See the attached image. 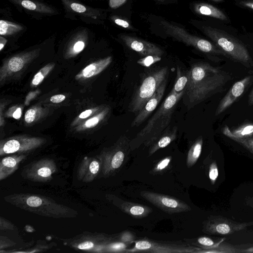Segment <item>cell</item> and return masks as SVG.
<instances>
[{"mask_svg": "<svg viewBox=\"0 0 253 253\" xmlns=\"http://www.w3.org/2000/svg\"><path fill=\"white\" fill-rule=\"evenodd\" d=\"M187 74L188 81L182 97L188 109L219 92L231 79L228 73L204 62L193 64Z\"/></svg>", "mask_w": 253, "mask_h": 253, "instance_id": "obj_1", "label": "cell"}, {"mask_svg": "<svg viewBox=\"0 0 253 253\" xmlns=\"http://www.w3.org/2000/svg\"><path fill=\"white\" fill-rule=\"evenodd\" d=\"M184 92L177 93L171 89L145 126L130 140L131 150L137 149L142 144L146 147L150 146L156 141L169 126L176 105Z\"/></svg>", "mask_w": 253, "mask_h": 253, "instance_id": "obj_2", "label": "cell"}, {"mask_svg": "<svg viewBox=\"0 0 253 253\" xmlns=\"http://www.w3.org/2000/svg\"><path fill=\"white\" fill-rule=\"evenodd\" d=\"M219 22L217 24L200 23L198 28L211 40L226 56L244 65L252 63L251 55L245 45L228 27Z\"/></svg>", "mask_w": 253, "mask_h": 253, "instance_id": "obj_3", "label": "cell"}, {"mask_svg": "<svg viewBox=\"0 0 253 253\" xmlns=\"http://www.w3.org/2000/svg\"><path fill=\"white\" fill-rule=\"evenodd\" d=\"M168 67H161L146 73L134 92L128 111L137 114L153 96L162 84L168 78Z\"/></svg>", "mask_w": 253, "mask_h": 253, "instance_id": "obj_4", "label": "cell"}, {"mask_svg": "<svg viewBox=\"0 0 253 253\" xmlns=\"http://www.w3.org/2000/svg\"><path fill=\"white\" fill-rule=\"evenodd\" d=\"M160 25L165 33L169 37L193 46L203 53L210 55L226 56L213 42L193 35L184 28L173 22L162 21Z\"/></svg>", "mask_w": 253, "mask_h": 253, "instance_id": "obj_5", "label": "cell"}, {"mask_svg": "<svg viewBox=\"0 0 253 253\" xmlns=\"http://www.w3.org/2000/svg\"><path fill=\"white\" fill-rule=\"evenodd\" d=\"M129 139L123 135L115 145L100 156L102 172L105 175L116 174L128 159L131 151Z\"/></svg>", "mask_w": 253, "mask_h": 253, "instance_id": "obj_6", "label": "cell"}, {"mask_svg": "<svg viewBox=\"0 0 253 253\" xmlns=\"http://www.w3.org/2000/svg\"><path fill=\"white\" fill-rule=\"evenodd\" d=\"M200 248L189 244L179 243H163L150 240H141L135 242L134 247L126 252H147L157 253H198Z\"/></svg>", "mask_w": 253, "mask_h": 253, "instance_id": "obj_7", "label": "cell"}, {"mask_svg": "<svg viewBox=\"0 0 253 253\" xmlns=\"http://www.w3.org/2000/svg\"><path fill=\"white\" fill-rule=\"evenodd\" d=\"M44 138L27 135H18L1 140L0 142V155L31 151L43 145Z\"/></svg>", "mask_w": 253, "mask_h": 253, "instance_id": "obj_8", "label": "cell"}, {"mask_svg": "<svg viewBox=\"0 0 253 253\" xmlns=\"http://www.w3.org/2000/svg\"><path fill=\"white\" fill-rule=\"evenodd\" d=\"M253 225V221L240 223L221 216H210L203 223V231L208 234L229 235Z\"/></svg>", "mask_w": 253, "mask_h": 253, "instance_id": "obj_9", "label": "cell"}, {"mask_svg": "<svg viewBox=\"0 0 253 253\" xmlns=\"http://www.w3.org/2000/svg\"><path fill=\"white\" fill-rule=\"evenodd\" d=\"M39 49L21 53L8 58L0 68V82L1 84L8 78L16 75L39 55Z\"/></svg>", "mask_w": 253, "mask_h": 253, "instance_id": "obj_10", "label": "cell"}, {"mask_svg": "<svg viewBox=\"0 0 253 253\" xmlns=\"http://www.w3.org/2000/svg\"><path fill=\"white\" fill-rule=\"evenodd\" d=\"M140 195L144 199L165 212L169 213L188 211L191 210L185 202L164 194L143 191Z\"/></svg>", "mask_w": 253, "mask_h": 253, "instance_id": "obj_11", "label": "cell"}, {"mask_svg": "<svg viewBox=\"0 0 253 253\" xmlns=\"http://www.w3.org/2000/svg\"><path fill=\"white\" fill-rule=\"evenodd\" d=\"M57 170L55 163L50 159L39 160L24 170V175L27 178L40 182L47 181Z\"/></svg>", "mask_w": 253, "mask_h": 253, "instance_id": "obj_12", "label": "cell"}, {"mask_svg": "<svg viewBox=\"0 0 253 253\" xmlns=\"http://www.w3.org/2000/svg\"><path fill=\"white\" fill-rule=\"evenodd\" d=\"M120 38L127 46L141 56L145 57L154 55L161 56L164 53L161 48L155 44L141 39L126 35H122Z\"/></svg>", "mask_w": 253, "mask_h": 253, "instance_id": "obj_13", "label": "cell"}, {"mask_svg": "<svg viewBox=\"0 0 253 253\" xmlns=\"http://www.w3.org/2000/svg\"><path fill=\"white\" fill-rule=\"evenodd\" d=\"M252 79V76H248L236 82L221 100L216 110L215 115H219L235 102L244 92L247 87L251 83Z\"/></svg>", "mask_w": 253, "mask_h": 253, "instance_id": "obj_14", "label": "cell"}, {"mask_svg": "<svg viewBox=\"0 0 253 253\" xmlns=\"http://www.w3.org/2000/svg\"><path fill=\"white\" fill-rule=\"evenodd\" d=\"M168 79L160 86L153 96L146 103L132 121L131 126H138L151 115L160 103L165 93Z\"/></svg>", "mask_w": 253, "mask_h": 253, "instance_id": "obj_15", "label": "cell"}, {"mask_svg": "<svg viewBox=\"0 0 253 253\" xmlns=\"http://www.w3.org/2000/svg\"><path fill=\"white\" fill-rule=\"evenodd\" d=\"M101 165L100 158H84L78 168V179L84 182L92 181L98 174Z\"/></svg>", "mask_w": 253, "mask_h": 253, "instance_id": "obj_16", "label": "cell"}, {"mask_svg": "<svg viewBox=\"0 0 253 253\" xmlns=\"http://www.w3.org/2000/svg\"><path fill=\"white\" fill-rule=\"evenodd\" d=\"M193 9L199 15L210 17L225 24L230 22L229 17L224 11L210 3L196 2L193 4Z\"/></svg>", "mask_w": 253, "mask_h": 253, "instance_id": "obj_17", "label": "cell"}, {"mask_svg": "<svg viewBox=\"0 0 253 253\" xmlns=\"http://www.w3.org/2000/svg\"><path fill=\"white\" fill-rule=\"evenodd\" d=\"M112 57L110 56L96 61L84 68L76 76L75 79H85L94 77L104 70L111 63Z\"/></svg>", "mask_w": 253, "mask_h": 253, "instance_id": "obj_18", "label": "cell"}, {"mask_svg": "<svg viewBox=\"0 0 253 253\" xmlns=\"http://www.w3.org/2000/svg\"><path fill=\"white\" fill-rule=\"evenodd\" d=\"M117 206L125 213L133 218H142L149 215L152 209L147 206L122 200L116 202Z\"/></svg>", "mask_w": 253, "mask_h": 253, "instance_id": "obj_19", "label": "cell"}, {"mask_svg": "<svg viewBox=\"0 0 253 253\" xmlns=\"http://www.w3.org/2000/svg\"><path fill=\"white\" fill-rule=\"evenodd\" d=\"M177 126L172 127L169 126L156 141L150 146L149 156L152 155L159 149L166 147L174 141L177 136Z\"/></svg>", "mask_w": 253, "mask_h": 253, "instance_id": "obj_20", "label": "cell"}, {"mask_svg": "<svg viewBox=\"0 0 253 253\" xmlns=\"http://www.w3.org/2000/svg\"><path fill=\"white\" fill-rule=\"evenodd\" d=\"M23 154L15 155L3 158L0 163V179L6 178L18 168L20 163L25 159Z\"/></svg>", "mask_w": 253, "mask_h": 253, "instance_id": "obj_21", "label": "cell"}, {"mask_svg": "<svg viewBox=\"0 0 253 253\" xmlns=\"http://www.w3.org/2000/svg\"><path fill=\"white\" fill-rule=\"evenodd\" d=\"M64 5L71 11L80 14L81 16L97 19L102 16L99 9L88 7L73 0H62Z\"/></svg>", "mask_w": 253, "mask_h": 253, "instance_id": "obj_22", "label": "cell"}, {"mask_svg": "<svg viewBox=\"0 0 253 253\" xmlns=\"http://www.w3.org/2000/svg\"><path fill=\"white\" fill-rule=\"evenodd\" d=\"M27 10L45 14L56 13V11L50 6L34 0H9Z\"/></svg>", "mask_w": 253, "mask_h": 253, "instance_id": "obj_23", "label": "cell"}, {"mask_svg": "<svg viewBox=\"0 0 253 253\" xmlns=\"http://www.w3.org/2000/svg\"><path fill=\"white\" fill-rule=\"evenodd\" d=\"M87 32H80L69 42L67 49L68 57L74 56L80 53L85 47L87 41Z\"/></svg>", "mask_w": 253, "mask_h": 253, "instance_id": "obj_24", "label": "cell"}, {"mask_svg": "<svg viewBox=\"0 0 253 253\" xmlns=\"http://www.w3.org/2000/svg\"><path fill=\"white\" fill-rule=\"evenodd\" d=\"M222 133L229 138L230 137L240 138L251 137L253 135V124H246L233 130H231L227 126H225L222 130Z\"/></svg>", "mask_w": 253, "mask_h": 253, "instance_id": "obj_25", "label": "cell"}, {"mask_svg": "<svg viewBox=\"0 0 253 253\" xmlns=\"http://www.w3.org/2000/svg\"><path fill=\"white\" fill-rule=\"evenodd\" d=\"M109 111L110 108L108 107L104 108L92 117L79 125L76 127V130L82 131L96 126L105 118Z\"/></svg>", "mask_w": 253, "mask_h": 253, "instance_id": "obj_26", "label": "cell"}, {"mask_svg": "<svg viewBox=\"0 0 253 253\" xmlns=\"http://www.w3.org/2000/svg\"><path fill=\"white\" fill-rule=\"evenodd\" d=\"M203 140L198 137L191 146L187 154L186 164L188 168L192 167L197 161L202 151Z\"/></svg>", "mask_w": 253, "mask_h": 253, "instance_id": "obj_27", "label": "cell"}, {"mask_svg": "<svg viewBox=\"0 0 253 253\" xmlns=\"http://www.w3.org/2000/svg\"><path fill=\"white\" fill-rule=\"evenodd\" d=\"M23 29L20 25L8 21L0 20V35L2 36H8L16 34Z\"/></svg>", "mask_w": 253, "mask_h": 253, "instance_id": "obj_28", "label": "cell"}, {"mask_svg": "<svg viewBox=\"0 0 253 253\" xmlns=\"http://www.w3.org/2000/svg\"><path fill=\"white\" fill-rule=\"evenodd\" d=\"M44 109L36 105L29 109L25 113L24 121L26 124H31L39 120L44 114Z\"/></svg>", "mask_w": 253, "mask_h": 253, "instance_id": "obj_29", "label": "cell"}, {"mask_svg": "<svg viewBox=\"0 0 253 253\" xmlns=\"http://www.w3.org/2000/svg\"><path fill=\"white\" fill-rule=\"evenodd\" d=\"M188 81L187 71L184 73L178 66L176 69V81L173 87V90L177 93L184 91Z\"/></svg>", "mask_w": 253, "mask_h": 253, "instance_id": "obj_30", "label": "cell"}, {"mask_svg": "<svg viewBox=\"0 0 253 253\" xmlns=\"http://www.w3.org/2000/svg\"><path fill=\"white\" fill-rule=\"evenodd\" d=\"M54 67V64L50 63L41 69L34 76L31 81V86L36 87L39 85L52 70Z\"/></svg>", "mask_w": 253, "mask_h": 253, "instance_id": "obj_31", "label": "cell"}, {"mask_svg": "<svg viewBox=\"0 0 253 253\" xmlns=\"http://www.w3.org/2000/svg\"><path fill=\"white\" fill-rule=\"evenodd\" d=\"M102 109L100 107H97L95 108L89 109L82 112L73 121L71 124L72 126L79 125L83 122V120L88 118L91 115L94 114L95 113H98Z\"/></svg>", "mask_w": 253, "mask_h": 253, "instance_id": "obj_32", "label": "cell"}, {"mask_svg": "<svg viewBox=\"0 0 253 253\" xmlns=\"http://www.w3.org/2000/svg\"><path fill=\"white\" fill-rule=\"evenodd\" d=\"M197 242L202 248L205 249H216L219 244L207 237H200L197 239Z\"/></svg>", "mask_w": 253, "mask_h": 253, "instance_id": "obj_33", "label": "cell"}, {"mask_svg": "<svg viewBox=\"0 0 253 253\" xmlns=\"http://www.w3.org/2000/svg\"><path fill=\"white\" fill-rule=\"evenodd\" d=\"M161 60V57L160 56L148 55L139 59L137 60V63L141 66L148 67Z\"/></svg>", "mask_w": 253, "mask_h": 253, "instance_id": "obj_34", "label": "cell"}, {"mask_svg": "<svg viewBox=\"0 0 253 253\" xmlns=\"http://www.w3.org/2000/svg\"><path fill=\"white\" fill-rule=\"evenodd\" d=\"M171 159V157L169 156L160 161L152 169V173L160 174L161 172L164 171V170L169 166Z\"/></svg>", "mask_w": 253, "mask_h": 253, "instance_id": "obj_35", "label": "cell"}, {"mask_svg": "<svg viewBox=\"0 0 253 253\" xmlns=\"http://www.w3.org/2000/svg\"><path fill=\"white\" fill-rule=\"evenodd\" d=\"M229 138L243 146L253 155V137L245 138L234 137H230Z\"/></svg>", "mask_w": 253, "mask_h": 253, "instance_id": "obj_36", "label": "cell"}, {"mask_svg": "<svg viewBox=\"0 0 253 253\" xmlns=\"http://www.w3.org/2000/svg\"><path fill=\"white\" fill-rule=\"evenodd\" d=\"M218 176V170L215 161L212 162L209 167V177L212 184H214Z\"/></svg>", "mask_w": 253, "mask_h": 253, "instance_id": "obj_37", "label": "cell"}, {"mask_svg": "<svg viewBox=\"0 0 253 253\" xmlns=\"http://www.w3.org/2000/svg\"><path fill=\"white\" fill-rule=\"evenodd\" d=\"M236 6L253 12V0H234Z\"/></svg>", "mask_w": 253, "mask_h": 253, "instance_id": "obj_38", "label": "cell"}, {"mask_svg": "<svg viewBox=\"0 0 253 253\" xmlns=\"http://www.w3.org/2000/svg\"><path fill=\"white\" fill-rule=\"evenodd\" d=\"M126 245L125 244L122 242H117L107 245L106 249L111 252H125L126 250Z\"/></svg>", "mask_w": 253, "mask_h": 253, "instance_id": "obj_39", "label": "cell"}, {"mask_svg": "<svg viewBox=\"0 0 253 253\" xmlns=\"http://www.w3.org/2000/svg\"><path fill=\"white\" fill-rule=\"evenodd\" d=\"M22 109L20 107L13 106L9 108L6 113V116L8 117H12L15 119H19L22 115Z\"/></svg>", "mask_w": 253, "mask_h": 253, "instance_id": "obj_40", "label": "cell"}, {"mask_svg": "<svg viewBox=\"0 0 253 253\" xmlns=\"http://www.w3.org/2000/svg\"><path fill=\"white\" fill-rule=\"evenodd\" d=\"M113 20L116 24L121 27H122L124 28L132 29V27L129 22H128L126 20L118 18L116 16H114L113 17Z\"/></svg>", "mask_w": 253, "mask_h": 253, "instance_id": "obj_41", "label": "cell"}, {"mask_svg": "<svg viewBox=\"0 0 253 253\" xmlns=\"http://www.w3.org/2000/svg\"><path fill=\"white\" fill-rule=\"evenodd\" d=\"M95 246L93 242L91 241H85L80 243L77 247L79 249L82 250H89L93 248Z\"/></svg>", "mask_w": 253, "mask_h": 253, "instance_id": "obj_42", "label": "cell"}, {"mask_svg": "<svg viewBox=\"0 0 253 253\" xmlns=\"http://www.w3.org/2000/svg\"><path fill=\"white\" fill-rule=\"evenodd\" d=\"M126 0H109V6L113 9H116L126 2Z\"/></svg>", "mask_w": 253, "mask_h": 253, "instance_id": "obj_43", "label": "cell"}, {"mask_svg": "<svg viewBox=\"0 0 253 253\" xmlns=\"http://www.w3.org/2000/svg\"><path fill=\"white\" fill-rule=\"evenodd\" d=\"M66 96L63 94H56L51 97L50 100L53 103H59L63 101Z\"/></svg>", "mask_w": 253, "mask_h": 253, "instance_id": "obj_44", "label": "cell"}, {"mask_svg": "<svg viewBox=\"0 0 253 253\" xmlns=\"http://www.w3.org/2000/svg\"><path fill=\"white\" fill-rule=\"evenodd\" d=\"M39 93V91H36L34 92H30L29 93V94L27 95L25 100V104L27 105L29 104L30 102L32 99H33L36 96V95L38 94V93Z\"/></svg>", "mask_w": 253, "mask_h": 253, "instance_id": "obj_45", "label": "cell"}, {"mask_svg": "<svg viewBox=\"0 0 253 253\" xmlns=\"http://www.w3.org/2000/svg\"><path fill=\"white\" fill-rule=\"evenodd\" d=\"M7 42V40L2 37V36L0 37V50L1 51L2 48L4 47V45Z\"/></svg>", "mask_w": 253, "mask_h": 253, "instance_id": "obj_46", "label": "cell"}, {"mask_svg": "<svg viewBox=\"0 0 253 253\" xmlns=\"http://www.w3.org/2000/svg\"><path fill=\"white\" fill-rule=\"evenodd\" d=\"M248 103L250 106L253 105V88L249 95Z\"/></svg>", "mask_w": 253, "mask_h": 253, "instance_id": "obj_47", "label": "cell"}, {"mask_svg": "<svg viewBox=\"0 0 253 253\" xmlns=\"http://www.w3.org/2000/svg\"><path fill=\"white\" fill-rule=\"evenodd\" d=\"M213 1L216 2H221L224 1V0H211Z\"/></svg>", "mask_w": 253, "mask_h": 253, "instance_id": "obj_48", "label": "cell"}, {"mask_svg": "<svg viewBox=\"0 0 253 253\" xmlns=\"http://www.w3.org/2000/svg\"><path fill=\"white\" fill-rule=\"evenodd\" d=\"M250 206L252 207L253 209V201L251 202Z\"/></svg>", "mask_w": 253, "mask_h": 253, "instance_id": "obj_49", "label": "cell"}, {"mask_svg": "<svg viewBox=\"0 0 253 253\" xmlns=\"http://www.w3.org/2000/svg\"><path fill=\"white\" fill-rule=\"evenodd\" d=\"M158 1H164L165 0H158Z\"/></svg>", "mask_w": 253, "mask_h": 253, "instance_id": "obj_50", "label": "cell"}]
</instances>
